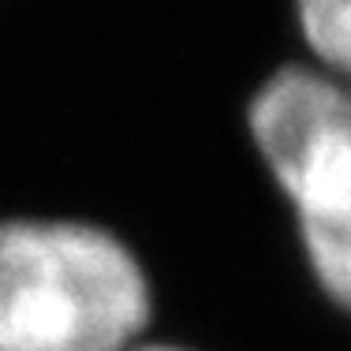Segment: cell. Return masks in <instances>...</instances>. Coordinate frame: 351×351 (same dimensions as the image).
I'll return each mask as SVG.
<instances>
[{"instance_id":"1","label":"cell","mask_w":351,"mask_h":351,"mask_svg":"<svg viewBox=\"0 0 351 351\" xmlns=\"http://www.w3.org/2000/svg\"><path fill=\"white\" fill-rule=\"evenodd\" d=\"M149 284L116 236L79 221L0 224V351H128Z\"/></svg>"},{"instance_id":"3","label":"cell","mask_w":351,"mask_h":351,"mask_svg":"<svg viewBox=\"0 0 351 351\" xmlns=\"http://www.w3.org/2000/svg\"><path fill=\"white\" fill-rule=\"evenodd\" d=\"M291 27L303 60L351 86V0H291Z\"/></svg>"},{"instance_id":"4","label":"cell","mask_w":351,"mask_h":351,"mask_svg":"<svg viewBox=\"0 0 351 351\" xmlns=\"http://www.w3.org/2000/svg\"><path fill=\"white\" fill-rule=\"evenodd\" d=\"M128 351H187V348H176V344H131Z\"/></svg>"},{"instance_id":"2","label":"cell","mask_w":351,"mask_h":351,"mask_svg":"<svg viewBox=\"0 0 351 351\" xmlns=\"http://www.w3.org/2000/svg\"><path fill=\"white\" fill-rule=\"evenodd\" d=\"M247 135L288 202L306 273L351 317V86L288 60L247 101Z\"/></svg>"}]
</instances>
